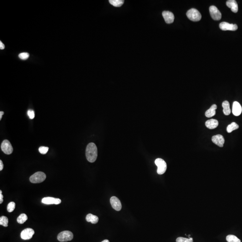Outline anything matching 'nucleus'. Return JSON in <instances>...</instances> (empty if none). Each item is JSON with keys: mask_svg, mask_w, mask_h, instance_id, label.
<instances>
[{"mask_svg": "<svg viewBox=\"0 0 242 242\" xmlns=\"http://www.w3.org/2000/svg\"><path fill=\"white\" fill-rule=\"evenodd\" d=\"M98 149L97 146L93 143H90L87 145L86 149V156L89 162L93 163L98 157Z\"/></svg>", "mask_w": 242, "mask_h": 242, "instance_id": "obj_1", "label": "nucleus"}, {"mask_svg": "<svg viewBox=\"0 0 242 242\" xmlns=\"http://www.w3.org/2000/svg\"><path fill=\"white\" fill-rule=\"evenodd\" d=\"M46 178V174L42 172H37L30 177V181L32 183H39L44 181Z\"/></svg>", "mask_w": 242, "mask_h": 242, "instance_id": "obj_2", "label": "nucleus"}, {"mask_svg": "<svg viewBox=\"0 0 242 242\" xmlns=\"http://www.w3.org/2000/svg\"><path fill=\"white\" fill-rule=\"evenodd\" d=\"M187 15L189 20L194 22L199 21L201 18V15L200 12L194 8L187 11Z\"/></svg>", "mask_w": 242, "mask_h": 242, "instance_id": "obj_3", "label": "nucleus"}, {"mask_svg": "<svg viewBox=\"0 0 242 242\" xmlns=\"http://www.w3.org/2000/svg\"><path fill=\"white\" fill-rule=\"evenodd\" d=\"M155 163L157 166V173L159 175H163L166 171L167 165L164 160L161 158H157L155 161Z\"/></svg>", "mask_w": 242, "mask_h": 242, "instance_id": "obj_4", "label": "nucleus"}, {"mask_svg": "<svg viewBox=\"0 0 242 242\" xmlns=\"http://www.w3.org/2000/svg\"><path fill=\"white\" fill-rule=\"evenodd\" d=\"M73 237V234L72 232L66 231L60 232L58 235L57 238L60 242H67L71 241Z\"/></svg>", "mask_w": 242, "mask_h": 242, "instance_id": "obj_5", "label": "nucleus"}, {"mask_svg": "<svg viewBox=\"0 0 242 242\" xmlns=\"http://www.w3.org/2000/svg\"><path fill=\"white\" fill-rule=\"evenodd\" d=\"M1 149L6 154H11L13 151V148L11 144L8 140H4L1 144Z\"/></svg>", "mask_w": 242, "mask_h": 242, "instance_id": "obj_6", "label": "nucleus"}, {"mask_svg": "<svg viewBox=\"0 0 242 242\" xmlns=\"http://www.w3.org/2000/svg\"><path fill=\"white\" fill-rule=\"evenodd\" d=\"M209 12L211 16L215 20H220L222 18V14L220 11L215 6H212L209 7Z\"/></svg>", "mask_w": 242, "mask_h": 242, "instance_id": "obj_7", "label": "nucleus"}, {"mask_svg": "<svg viewBox=\"0 0 242 242\" xmlns=\"http://www.w3.org/2000/svg\"><path fill=\"white\" fill-rule=\"evenodd\" d=\"M34 234L35 231L32 229H25L21 233V238L23 240H28L32 238Z\"/></svg>", "mask_w": 242, "mask_h": 242, "instance_id": "obj_8", "label": "nucleus"}, {"mask_svg": "<svg viewBox=\"0 0 242 242\" xmlns=\"http://www.w3.org/2000/svg\"><path fill=\"white\" fill-rule=\"evenodd\" d=\"M219 27L222 31H233L237 30L238 26L236 24H230L227 22H222L219 25Z\"/></svg>", "mask_w": 242, "mask_h": 242, "instance_id": "obj_9", "label": "nucleus"}, {"mask_svg": "<svg viewBox=\"0 0 242 242\" xmlns=\"http://www.w3.org/2000/svg\"><path fill=\"white\" fill-rule=\"evenodd\" d=\"M42 203L46 205H59L61 203V200L58 198H53L52 197H46L42 199Z\"/></svg>", "mask_w": 242, "mask_h": 242, "instance_id": "obj_10", "label": "nucleus"}, {"mask_svg": "<svg viewBox=\"0 0 242 242\" xmlns=\"http://www.w3.org/2000/svg\"><path fill=\"white\" fill-rule=\"evenodd\" d=\"M110 203L112 208L117 211L122 209V204L120 200L116 196H112L110 198Z\"/></svg>", "mask_w": 242, "mask_h": 242, "instance_id": "obj_11", "label": "nucleus"}, {"mask_svg": "<svg viewBox=\"0 0 242 242\" xmlns=\"http://www.w3.org/2000/svg\"><path fill=\"white\" fill-rule=\"evenodd\" d=\"M162 16L166 23L170 24L173 23L175 20L174 14L169 11H164L162 12Z\"/></svg>", "mask_w": 242, "mask_h": 242, "instance_id": "obj_12", "label": "nucleus"}, {"mask_svg": "<svg viewBox=\"0 0 242 242\" xmlns=\"http://www.w3.org/2000/svg\"><path fill=\"white\" fill-rule=\"evenodd\" d=\"M212 140L213 143L220 147H223V145L225 143V139L223 136L221 135H217L213 136Z\"/></svg>", "mask_w": 242, "mask_h": 242, "instance_id": "obj_13", "label": "nucleus"}, {"mask_svg": "<svg viewBox=\"0 0 242 242\" xmlns=\"http://www.w3.org/2000/svg\"><path fill=\"white\" fill-rule=\"evenodd\" d=\"M242 108L240 104L237 101H234L233 104L232 113L234 116H238L241 114Z\"/></svg>", "mask_w": 242, "mask_h": 242, "instance_id": "obj_14", "label": "nucleus"}, {"mask_svg": "<svg viewBox=\"0 0 242 242\" xmlns=\"http://www.w3.org/2000/svg\"><path fill=\"white\" fill-rule=\"evenodd\" d=\"M226 4L229 8H231L232 11L234 13H237L238 11V6L235 0H229L227 1Z\"/></svg>", "mask_w": 242, "mask_h": 242, "instance_id": "obj_15", "label": "nucleus"}, {"mask_svg": "<svg viewBox=\"0 0 242 242\" xmlns=\"http://www.w3.org/2000/svg\"><path fill=\"white\" fill-rule=\"evenodd\" d=\"M206 126L209 129L216 128L218 126V121L214 119L208 120L206 122Z\"/></svg>", "mask_w": 242, "mask_h": 242, "instance_id": "obj_16", "label": "nucleus"}, {"mask_svg": "<svg viewBox=\"0 0 242 242\" xmlns=\"http://www.w3.org/2000/svg\"><path fill=\"white\" fill-rule=\"evenodd\" d=\"M217 109V106L216 105L214 104L212 105L210 109L206 111V114H205L206 117L207 118H211L214 116L216 114V109Z\"/></svg>", "mask_w": 242, "mask_h": 242, "instance_id": "obj_17", "label": "nucleus"}, {"mask_svg": "<svg viewBox=\"0 0 242 242\" xmlns=\"http://www.w3.org/2000/svg\"><path fill=\"white\" fill-rule=\"evenodd\" d=\"M86 220L88 222H91L92 224H96L99 221V218L98 216L89 213L87 215Z\"/></svg>", "mask_w": 242, "mask_h": 242, "instance_id": "obj_18", "label": "nucleus"}, {"mask_svg": "<svg viewBox=\"0 0 242 242\" xmlns=\"http://www.w3.org/2000/svg\"><path fill=\"white\" fill-rule=\"evenodd\" d=\"M223 108V113L224 114L226 115H230L231 114V110L230 109V104L228 101L225 100L222 104Z\"/></svg>", "mask_w": 242, "mask_h": 242, "instance_id": "obj_19", "label": "nucleus"}, {"mask_svg": "<svg viewBox=\"0 0 242 242\" xmlns=\"http://www.w3.org/2000/svg\"><path fill=\"white\" fill-rule=\"evenodd\" d=\"M239 128V126L236 123L233 122L231 124L229 125L227 127V131L228 133H231L233 130L238 129Z\"/></svg>", "mask_w": 242, "mask_h": 242, "instance_id": "obj_20", "label": "nucleus"}, {"mask_svg": "<svg viewBox=\"0 0 242 242\" xmlns=\"http://www.w3.org/2000/svg\"><path fill=\"white\" fill-rule=\"evenodd\" d=\"M109 2L115 7H121L123 4L124 1L123 0H110Z\"/></svg>", "mask_w": 242, "mask_h": 242, "instance_id": "obj_21", "label": "nucleus"}, {"mask_svg": "<svg viewBox=\"0 0 242 242\" xmlns=\"http://www.w3.org/2000/svg\"><path fill=\"white\" fill-rule=\"evenodd\" d=\"M28 219L27 215L25 213H22L18 216L17 219L18 222L20 224H23Z\"/></svg>", "mask_w": 242, "mask_h": 242, "instance_id": "obj_22", "label": "nucleus"}, {"mask_svg": "<svg viewBox=\"0 0 242 242\" xmlns=\"http://www.w3.org/2000/svg\"><path fill=\"white\" fill-rule=\"evenodd\" d=\"M226 239L228 242H241V240L239 238L235 236V235L231 234L227 235Z\"/></svg>", "mask_w": 242, "mask_h": 242, "instance_id": "obj_23", "label": "nucleus"}, {"mask_svg": "<svg viewBox=\"0 0 242 242\" xmlns=\"http://www.w3.org/2000/svg\"><path fill=\"white\" fill-rule=\"evenodd\" d=\"M8 218L5 216H2L0 217V225H2L5 227H8Z\"/></svg>", "mask_w": 242, "mask_h": 242, "instance_id": "obj_24", "label": "nucleus"}, {"mask_svg": "<svg viewBox=\"0 0 242 242\" xmlns=\"http://www.w3.org/2000/svg\"><path fill=\"white\" fill-rule=\"evenodd\" d=\"M193 238L191 237L187 238L180 237L176 239V242H193Z\"/></svg>", "mask_w": 242, "mask_h": 242, "instance_id": "obj_25", "label": "nucleus"}, {"mask_svg": "<svg viewBox=\"0 0 242 242\" xmlns=\"http://www.w3.org/2000/svg\"><path fill=\"white\" fill-rule=\"evenodd\" d=\"M15 208V203L14 202L9 203L7 206V209L9 212H12Z\"/></svg>", "mask_w": 242, "mask_h": 242, "instance_id": "obj_26", "label": "nucleus"}, {"mask_svg": "<svg viewBox=\"0 0 242 242\" xmlns=\"http://www.w3.org/2000/svg\"><path fill=\"white\" fill-rule=\"evenodd\" d=\"M18 57L22 60H27L29 57V54L27 53H22L18 55Z\"/></svg>", "mask_w": 242, "mask_h": 242, "instance_id": "obj_27", "label": "nucleus"}, {"mask_svg": "<svg viewBox=\"0 0 242 242\" xmlns=\"http://www.w3.org/2000/svg\"><path fill=\"white\" fill-rule=\"evenodd\" d=\"M48 149H49V148L48 147L41 146L39 148V151L41 154H46L48 151Z\"/></svg>", "mask_w": 242, "mask_h": 242, "instance_id": "obj_28", "label": "nucleus"}, {"mask_svg": "<svg viewBox=\"0 0 242 242\" xmlns=\"http://www.w3.org/2000/svg\"><path fill=\"white\" fill-rule=\"evenodd\" d=\"M27 115L29 116V118L31 119H33L35 118V112L34 110L32 109H29L27 111Z\"/></svg>", "mask_w": 242, "mask_h": 242, "instance_id": "obj_29", "label": "nucleus"}, {"mask_svg": "<svg viewBox=\"0 0 242 242\" xmlns=\"http://www.w3.org/2000/svg\"><path fill=\"white\" fill-rule=\"evenodd\" d=\"M3 196L2 195V191L1 190L0 191V203L1 204V203H3Z\"/></svg>", "mask_w": 242, "mask_h": 242, "instance_id": "obj_30", "label": "nucleus"}, {"mask_svg": "<svg viewBox=\"0 0 242 242\" xmlns=\"http://www.w3.org/2000/svg\"><path fill=\"white\" fill-rule=\"evenodd\" d=\"M3 167H4V165H3V162H2V161L0 160V170H3Z\"/></svg>", "mask_w": 242, "mask_h": 242, "instance_id": "obj_31", "label": "nucleus"}, {"mask_svg": "<svg viewBox=\"0 0 242 242\" xmlns=\"http://www.w3.org/2000/svg\"><path fill=\"white\" fill-rule=\"evenodd\" d=\"M5 45L3 44V43L1 41H0V49H4L5 48Z\"/></svg>", "mask_w": 242, "mask_h": 242, "instance_id": "obj_32", "label": "nucleus"}, {"mask_svg": "<svg viewBox=\"0 0 242 242\" xmlns=\"http://www.w3.org/2000/svg\"><path fill=\"white\" fill-rule=\"evenodd\" d=\"M4 114V112H3V111H1V112H0V120H1V119H2V115H3Z\"/></svg>", "mask_w": 242, "mask_h": 242, "instance_id": "obj_33", "label": "nucleus"}, {"mask_svg": "<svg viewBox=\"0 0 242 242\" xmlns=\"http://www.w3.org/2000/svg\"><path fill=\"white\" fill-rule=\"evenodd\" d=\"M101 242H109V241L108 239H105V240H103V241H102Z\"/></svg>", "mask_w": 242, "mask_h": 242, "instance_id": "obj_34", "label": "nucleus"}]
</instances>
